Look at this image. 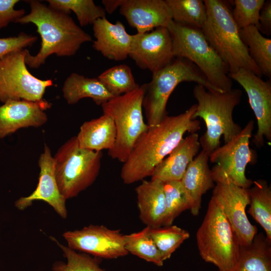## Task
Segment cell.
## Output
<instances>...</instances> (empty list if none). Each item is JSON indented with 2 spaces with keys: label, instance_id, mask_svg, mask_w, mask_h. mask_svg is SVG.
I'll use <instances>...</instances> for the list:
<instances>
[{
  "label": "cell",
  "instance_id": "cell-1",
  "mask_svg": "<svg viewBox=\"0 0 271 271\" xmlns=\"http://www.w3.org/2000/svg\"><path fill=\"white\" fill-rule=\"evenodd\" d=\"M196 106L194 104L177 115H167L140 135L121 168L120 176L124 184L151 176L156 167L177 146L186 132H196L200 129V121L193 118Z\"/></svg>",
  "mask_w": 271,
  "mask_h": 271
},
{
  "label": "cell",
  "instance_id": "cell-2",
  "mask_svg": "<svg viewBox=\"0 0 271 271\" xmlns=\"http://www.w3.org/2000/svg\"><path fill=\"white\" fill-rule=\"evenodd\" d=\"M30 12L17 23H33L41 39V47L36 55L29 51L26 64L32 68H38L52 54L59 57L74 55L82 45L92 41L91 37L68 14L54 9L38 1H30Z\"/></svg>",
  "mask_w": 271,
  "mask_h": 271
},
{
  "label": "cell",
  "instance_id": "cell-3",
  "mask_svg": "<svg viewBox=\"0 0 271 271\" xmlns=\"http://www.w3.org/2000/svg\"><path fill=\"white\" fill-rule=\"evenodd\" d=\"M193 93L198 102L193 118H202L206 126L199 143L202 150L210 155L220 146L221 136L225 144L242 130L233 120V112L241 102L242 92L236 88L224 92L208 90L197 84Z\"/></svg>",
  "mask_w": 271,
  "mask_h": 271
},
{
  "label": "cell",
  "instance_id": "cell-4",
  "mask_svg": "<svg viewBox=\"0 0 271 271\" xmlns=\"http://www.w3.org/2000/svg\"><path fill=\"white\" fill-rule=\"evenodd\" d=\"M207 17L202 29L208 41L228 66L229 73L243 68L262 74L243 43L232 16L230 1H204Z\"/></svg>",
  "mask_w": 271,
  "mask_h": 271
},
{
  "label": "cell",
  "instance_id": "cell-5",
  "mask_svg": "<svg viewBox=\"0 0 271 271\" xmlns=\"http://www.w3.org/2000/svg\"><path fill=\"white\" fill-rule=\"evenodd\" d=\"M199 254L217 271H233L238 261L240 244L222 206L212 195L206 213L196 233Z\"/></svg>",
  "mask_w": 271,
  "mask_h": 271
},
{
  "label": "cell",
  "instance_id": "cell-6",
  "mask_svg": "<svg viewBox=\"0 0 271 271\" xmlns=\"http://www.w3.org/2000/svg\"><path fill=\"white\" fill-rule=\"evenodd\" d=\"M167 28L172 39L175 57L185 58L193 63L219 91L233 88L228 65L208 41L202 30L173 21Z\"/></svg>",
  "mask_w": 271,
  "mask_h": 271
},
{
  "label": "cell",
  "instance_id": "cell-7",
  "mask_svg": "<svg viewBox=\"0 0 271 271\" xmlns=\"http://www.w3.org/2000/svg\"><path fill=\"white\" fill-rule=\"evenodd\" d=\"M152 74L151 81L144 84L143 100V108L149 126L159 123L167 115L166 106L169 98L182 82H194L208 90L220 91L209 82L195 65L185 58H176L167 66Z\"/></svg>",
  "mask_w": 271,
  "mask_h": 271
},
{
  "label": "cell",
  "instance_id": "cell-8",
  "mask_svg": "<svg viewBox=\"0 0 271 271\" xmlns=\"http://www.w3.org/2000/svg\"><path fill=\"white\" fill-rule=\"evenodd\" d=\"M101 151L80 147L76 136L67 141L54 157V169L60 193L67 200L91 186L101 167Z\"/></svg>",
  "mask_w": 271,
  "mask_h": 271
},
{
  "label": "cell",
  "instance_id": "cell-9",
  "mask_svg": "<svg viewBox=\"0 0 271 271\" xmlns=\"http://www.w3.org/2000/svg\"><path fill=\"white\" fill-rule=\"evenodd\" d=\"M144 84L133 91L109 99L101 106L103 113L110 116L116 129V140L113 148L108 151L113 159L124 163L140 135L149 125L144 122L143 100Z\"/></svg>",
  "mask_w": 271,
  "mask_h": 271
},
{
  "label": "cell",
  "instance_id": "cell-10",
  "mask_svg": "<svg viewBox=\"0 0 271 271\" xmlns=\"http://www.w3.org/2000/svg\"><path fill=\"white\" fill-rule=\"evenodd\" d=\"M254 124L249 120L239 134L210 154L209 159L215 164L211 169L215 183L229 182L245 189L251 186L253 181L246 177L245 170L254 160L249 147Z\"/></svg>",
  "mask_w": 271,
  "mask_h": 271
},
{
  "label": "cell",
  "instance_id": "cell-11",
  "mask_svg": "<svg viewBox=\"0 0 271 271\" xmlns=\"http://www.w3.org/2000/svg\"><path fill=\"white\" fill-rule=\"evenodd\" d=\"M26 49L12 52L0 59V101H38L43 99L46 89L53 85L51 79L42 80L28 70Z\"/></svg>",
  "mask_w": 271,
  "mask_h": 271
},
{
  "label": "cell",
  "instance_id": "cell-12",
  "mask_svg": "<svg viewBox=\"0 0 271 271\" xmlns=\"http://www.w3.org/2000/svg\"><path fill=\"white\" fill-rule=\"evenodd\" d=\"M62 235L70 248L101 259H115L128 254L125 235L119 230L103 225H89L81 229L65 231Z\"/></svg>",
  "mask_w": 271,
  "mask_h": 271
},
{
  "label": "cell",
  "instance_id": "cell-13",
  "mask_svg": "<svg viewBox=\"0 0 271 271\" xmlns=\"http://www.w3.org/2000/svg\"><path fill=\"white\" fill-rule=\"evenodd\" d=\"M231 80L244 89L249 103L257 120V129L253 142L258 148L264 145V139L271 141V83L246 69L240 68L229 73Z\"/></svg>",
  "mask_w": 271,
  "mask_h": 271
},
{
  "label": "cell",
  "instance_id": "cell-14",
  "mask_svg": "<svg viewBox=\"0 0 271 271\" xmlns=\"http://www.w3.org/2000/svg\"><path fill=\"white\" fill-rule=\"evenodd\" d=\"M136 65L152 73L169 65L175 57L173 41L167 27L132 35L129 54Z\"/></svg>",
  "mask_w": 271,
  "mask_h": 271
},
{
  "label": "cell",
  "instance_id": "cell-15",
  "mask_svg": "<svg viewBox=\"0 0 271 271\" xmlns=\"http://www.w3.org/2000/svg\"><path fill=\"white\" fill-rule=\"evenodd\" d=\"M216 183L212 195L220 202L240 245L250 244L257 233V228L250 222L245 212L246 207L250 203L248 189L229 182Z\"/></svg>",
  "mask_w": 271,
  "mask_h": 271
},
{
  "label": "cell",
  "instance_id": "cell-16",
  "mask_svg": "<svg viewBox=\"0 0 271 271\" xmlns=\"http://www.w3.org/2000/svg\"><path fill=\"white\" fill-rule=\"evenodd\" d=\"M38 165L40 171L36 188L29 196L18 199L15 202L16 207L24 210L31 206L33 202L43 201L50 205L61 217L66 218V199L59 190L55 176L53 157L50 149L46 144L44 152L39 157Z\"/></svg>",
  "mask_w": 271,
  "mask_h": 271
},
{
  "label": "cell",
  "instance_id": "cell-17",
  "mask_svg": "<svg viewBox=\"0 0 271 271\" xmlns=\"http://www.w3.org/2000/svg\"><path fill=\"white\" fill-rule=\"evenodd\" d=\"M51 103L43 99L38 101L9 100L0 106V139L25 127H39L46 123L45 110Z\"/></svg>",
  "mask_w": 271,
  "mask_h": 271
},
{
  "label": "cell",
  "instance_id": "cell-18",
  "mask_svg": "<svg viewBox=\"0 0 271 271\" xmlns=\"http://www.w3.org/2000/svg\"><path fill=\"white\" fill-rule=\"evenodd\" d=\"M119 13L138 33L167 27L172 21L165 0H121Z\"/></svg>",
  "mask_w": 271,
  "mask_h": 271
},
{
  "label": "cell",
  "instance_id": "cell-19",
  "mask_svg": "<svg viewBox=\"0 0 271 271\" xmlns=\"http://www.w3.org/2000/svg\"><path fill=\"white\" fill-rule=\"evenodd\" d=\"M93 48L104 57L122 61L129 56L132 35L127 33L121 22L112 24L106 17L98 19L93 24Z\"/></svg>",
  "mask_w": 271,
  "mask_h": 271
},
{
  "label": "cell",
  "instance_id": "cell-20",
  "mask_svg": "<svg viewBox=\"0 0 271 271\" xmlns=\"http://www.w3.org/2000/svg\"><path fill=\"white\" fill-rule=\"evenodd\" d=\"M199 136L191 133L183 138L171 153L155 168L151 180L163 183L180 181L187 168L200 149Z\"/></svg>",
  "mask_w": 271,
  "mask_h": 271
},
{
  "label": "cell",
  "instance_id": "cell-21",
  "mask_svg": "<svg viewBox=\"0 0 271 271\" xmlns=\"http://www.w3.org/2000/svg\"><path fill=\"white\" fill-rule=\"evenodd\" d=\"M209 158V154L202 150L190 163L180 180L194 216L199 213L203 195L215 186L208 165Z\"/></svg>",
  "mask_w": 271,
  "mask_h": 271
},
{
  "label": "cell",
  "instance_id": "cell-22",
  "mask_svg": "<svg viewBox=\"0 0 271 271\" xmlns=\"http://www.w3.org/2000/svg\"><path fill=\"white\" fill-rule=\"evenodd\" d=\"M136 192L141 220L150 228L163 226L166 216L163 183L143 180Z\"/></svg>",
  "mask_w": 271,
  "mask_h": 271
},
{
  "label": "cell",
  "instance_id": "cell-23",
  "mask_svg": "<svg viewBox=\"0 0 271 271\" xmlns=\"http://www.w3.org/2000/svg\"><path fill=\"white\" fill-rule=\"evenodd\" d=\"M79 146L95 151L112 149L116 140L112 118L103 113L99 117L84 122L76 136Z\"/></svg>",
  "mask_w": 271,
  "mask_h": 271
},
{
  "label": "cell",
  "instance_id": "cell-24",
  "mask_svg": "<svg viewBox=\"0 0 271 271\" xmlns=\"http://www.w3.org/2000/svg\"><path fill=\"white\" fill-rule=\"evenodd\" d=\"M63 97L69 104L77 103L84 98H90L101 105L114 97L97 78L86 77L76 73L65 79L63 87Z\"/></svg>",
  "mask_w": 271,
  "mask_h": 271
},
{
  "label": "cell",
  "instance_id": "cell-25",
  "mask_svg": "<svg viewBox=\"0 0 271 271\" xmlns=\"http://www.w3.org/2000/svg\"><path fill=\"white\" fill-rule=\"evenodd\" d=\"M233 271H271V242L263 233H257L250 244L240 246Z\"/></svg>",
  "mask_w": 271,
  "mask_h": 271
},
{
  "label": "cell",
  "instance_id": "cell-26",
  "mask_svg": "<svg viewBox=\"0 0 271 271\" xmlns=\"http://www.w3.org/2000/svg\"><path fill=\"white\" fill-rule=\"evenodd\" d=\"M253 184L248 189L250 207L247 212L262 227L271 242V188L262 179L253 181Z\"/></svg>",
  "mask_w": 271,
  "mask_h": 271
},
{
  "label": "cell",
  "instance_id": "cell-27",
  "mask_svg": "<svg viewBox=\"0 0 271 271\" xmlns=\"http://www.w3.org/2000/svg\"><path fill=\"white\" fill-rule=\"evenodd\" d=\"M240 38L262 75L271 77V39L264 37L255 26L239 30Z\"/></svg>",
  "mask_w": 271,
  "mask_h": 271
},
{
  "label": "cell",
  "instance_id": "cell-28",
  "mask_svg": "<svg viewBox=\"0 0 271 271\" xmlns=\"http://www.w3.org/2000/svg\"><path fill=\"white\" fill-rule=\"evenodd\" d=\"M174 22L202 30L206 20L204 1L165 0Z\"/></svg>",
  "mask_w": 271,
  "mask_h": 271
},
{
  "label": "cell",
  "instance_id": "cell-29",
  "mask_svg": "<svg viewBox=\"0 0 271 271\" xmlns=\"http://www.w3.org/2000/svg\"><path fill=\"white\" fill-rule=\"evenodd\" d=\"M49 6L70 14L73 12L81 27L92 24L98 19L105 17L103 8L92 0H47Z\"/></svg>",
  "mask_w": 271,
  "mask_h": 271
},
{
  "label": "cell",
  "instance_id": "cell-30",
  "mask_svg": "<svg viewBox=\"0 0 271 271\" xmlns=\"http://www.w3.org/2000/svg\"><path fill=\"white\" fill-rule=\"evenodd\" d=\"M97 78L114 97L130 92L140 86L130 67L124 64L116 65L106 70Z\"/></svg>",
  "mask_w": 271,
  "mask_h": 271
},
{
  "label": "cell",
  "instance_id": "cell-31",
  "mask_svg": "<svg viewBox=\"0 0 271 271\" xmlns=\"http://www.w3.org/2000/svg\"><path fill=\"white\" fill-rule=\"evenodd\" d=\"M125 246L130 253L146 261L161 266L164 264L162 255L149 234V227L140 231L125 235Z\"/></svg>",
  "mask_w": 271,
  "mask_h": 271
},
{
  "label": "cell",
  "instance_id": "cell-32",
  "mask_svg": "<svg viewBox=\"0 0 271 271\" xmlns=\"http://www.w3.org/2000/svg\"><path fill=\"white\" fill-rule=\"evenodd\" d=\"M149 234L164 261L170 258L181 244L190 237L188 231L172 225L163 227H149Z\"/></svg>",
  "mask_w": 271,
  "mask_h": 271
},
{
  "label": "cell",
  "instance_id": "cell-33",
  "mask_svg": "<svg viewBox=\"0 0 271 271\" xmlns=\"http://www.w3.org/2000/svg\"><path fill=\"white\" fill-rule=\"evenodd\" d=\"M63 252L67 262L56 261L53 265V271H106L102 268L100 264L101 258L91 256L85 253L77 252L61 243L55 238L50 237Z\"/></svg>",
  "mask_w": 271,
  "mask_h": 271
},
{
  "label": "cell",
  "instance_id": "cell-34",
  "mask_svg": "<svg viewBox=\"0 0 271 271\" xmlns=\"http://www.w3.org/2000/svg\"><path fill=\"white\" fill-rule=\"evenodd\" d=\"M166 216L163 226L171 225L182 212L189 209L190 205L181 181L163 183Z\"/></svg>",
  "mask_w": 271,
  "mask_h": 271
},
{
  "label": "cell",
  "instance_id": "cell-35",
  "mask_svg": "<svg viewBox=\"0 0 271 271\" xmlns=\"http://www.w3.org/2000/svg\"><path fill=\"white\" fill-rule=\"evenodd\" d=\"M232 10L233 19L238 28L241 29L250 26L258 29L259 16L264 0H234Z\"/></svg>",
  "mask_w": 271,
  "mask_h": 271
},
{
  "label": "cell",
  "instance_id": "cell-36",
  "mask_svg": "<svg viewBox=\"0 0 271 271\" xmlns=\"http://www.w3.org/2000/svg\"><path fill=\"white\" fill-rule=\"evenodd\" d=\"M37 39V36L24 32L17 36L0 38V59L10 53L32 46Z\"/></svg>",
  "mask_w": 271,
  "mask_h": 271
},
{
  "label": "cell",
  "instance_id": "cell-37",
  "mask_svg": "<svg viewBox=\"0 0 271 271\" xmlns=\"http://www.w3.org/2000/svg\"><path fill=\"white\" fill-rule=\"evenodd\" d=\"M19 0H0V29L17 21L25 15L24 9L16 10Z\"/></svg>",
  "mask_w": 271,
  "mask_h": 271
},
{
  "label": "cell",
  "instance_id": "cell-38",
  "mask_svg": "<svg viewBox=\"0 0 271 271\" xmlns=\"http://www.w3.org/2000/svg\"><path fill=\"white\" fill-rule=\"evenodd\" d=\"M258 30L261 33L271 34V1H265L260 11Z\"/></svg>",
  "mask_w": 271,
  "mask_h": 271
},
{
  "label": "cell",
  "instance_id": "cell-39",
  "mask_svg": "<svg viewBox=\"0 0 271 271\" xmlns=\"http://www.w3.org/2000/svg\"><path fill=\"white\" fill-rule=\"evenodd\" d=\"M121 0H103L102 4L103 5L105 12L108 14H112L118 8H119Z\"/></svg>",
  "mask_w": 271,
  "mask_h": 271
}]
</instances>
